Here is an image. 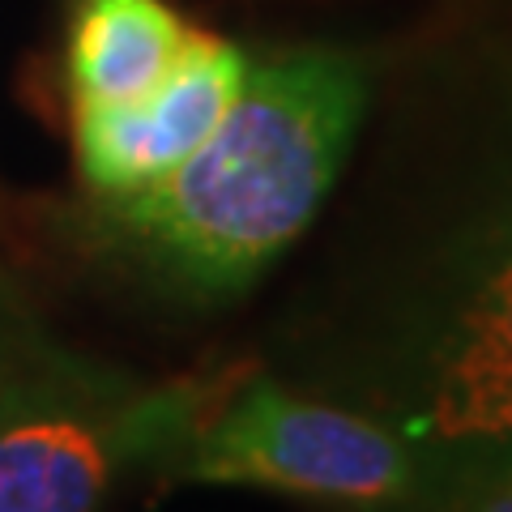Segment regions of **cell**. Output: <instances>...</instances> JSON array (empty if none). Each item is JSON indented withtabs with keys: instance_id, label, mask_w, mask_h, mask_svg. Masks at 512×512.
<instances>
[{
	"instance_id": "6da1fadb",
	"label": "cell",
	"mask_w": 512,
	"mask_h": 512,
	"mask_svg": "<svg viewBox=\"0 0 512 512\" xmlns=\"http://www.w3.org/2000/svg\"><path fill=\"white\" fill-rule=\"evenodd\" d=\"M363 107L367 73L338 47L248 64L214 133L158 184L103 201V222L180 299H235L308 231Z\"/></svg>"
},
{
	"instance_id": "7a4b0ae2",
	"label": "cell",
	"mask_w": 512,
	"mask_h": 512,
	"mask_svg": "<svg viewBox=\"0 0 512 512\" xmlns=\"http://www.w3.org/2000/svg\"><path fill=\"white\" fill-rule=\"evenodd\" d=\"M210 402L146 384L22 320L0 355V512H99L124 470L163 466Z\"/></svg>"
},
{
	"instance_id": "3957f363",
	"label": "cell",
	"mask_w": 512,
	"mask_h": 512,
	"mask_svg": "<svg viewBox=\"0 0 512 512\" xmlns=\"http://www.w3.org/2000/svg\"><path fill=\"white\" fill-rule=\"evenodd\" d=\"M167 478L252 487L342 508H402L427 495L419 453L359 410L286 393L252 376L210 402L163 461Z\"/></svg>"
},
{
	"instance_id": "277c9868",
	"label": "cell",
	"mask_w": 512,
	"mask_h": 512,
	"mask_svg": "<svg viewBox=\"0 0 512 512\" xmlns=\"http://www.w3.org/2000/svg\"><path fill=\"white\" fill-rule=\"evenodd\" d=\"M235 43L197 35L192 52L154 94L124 107H73L77 171L94 197L116 201L158 184L218 128L248 77Z\"/></svg>"
},
{
	"instance_id": "5b68a950",
	"label": "cell",
	"mask_w": 512,
	"mask_h": 512,
	"mask_svg": "<svg viewBox=\"0 0 512 512\" xmlns=\"http://www.w3.org/2000/svg\"><path fill=\"white\" fill-rule=\"evenodd\" d=\"M201 30L167 0H77L64 39L73 107H124L180 69Z\"/></svg>"
},
{
	"instance_id": "8992f818",
	"label": "cell",
	"mask_w": 512,
	"mask_h": 512,
	"mask_svg": "<svg viewBox=\"0 0 512 512\" xmlns=\"http://www.w3.org/2000/svg\"><path fill=\"white\" fill-rule=\"evenodd\" d=\"M414 440L427 487L444 495L483 474L512 470V363L431 372Z\"/></svg>"
},
{
	"instance_id": "52a82bcc",
	"label": "cell",
	"mask_w": 512,
	"mask_h": 512,
	"mask_svg": "<svg viewBox=\"0 0 512 512\" xmlns=\"http://www.w3.org/2000/svg\"><path fill=\"white\" fill-rule=\"evenodd\" d=\"M512 363V252L495 244L491 265L478 274L461 303L444 316L427 346L431 372H470V367Z\"/></svg>"
},
{
	"instance_id": "ba28073f",
	"label": "cell",
	"mask_w": 512,
	"mask_h": 512,
	"mask_svg": "<svg viewBox=\"0 0 512 512\" xmlns=\"http://www.w3.org/2000/svg\"><path fill=\"white\" fill-rule=\"evenodd\" d=\"M448 508L453 512H512V470L461 483L457 491H448Z\"/></svg>"
},
{
	"instance_id": "9c48e42d",
	"label": "cell",
	"mask_w": 512,
	"mask_h": 512,
	"mask_svg": "<svg viewBox=\"0 0 512 512\" xmlns=\"http://www.w3.org/2000/svg\"><path fill=\"white\" fill-rule=\"evenodd\" d=\"M18 325H22L18 299H13V291H9V278L0 274V355H5V346H9L13 333H18Z\"/></svg>"
},
{
	"instance_id": "30bf717a",
	"label": "cell",
	"mask_w": 512,
	"mask_h": 512,
	"mask_svg": "<svg viewBox=\"0 0 512 512\" xmlns=\"http://www.w3.org/2000/svg\"><path fill=\"white\" fill-rule=\"evenodd\" d=\"M500 248H508V252H512V218L504 222V231H500Z\"/></svg>"
}]
</instances>
